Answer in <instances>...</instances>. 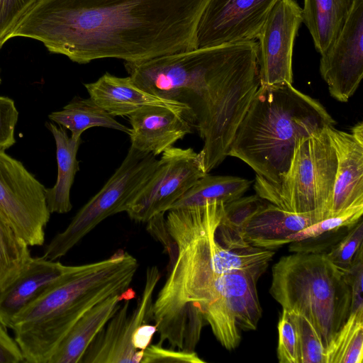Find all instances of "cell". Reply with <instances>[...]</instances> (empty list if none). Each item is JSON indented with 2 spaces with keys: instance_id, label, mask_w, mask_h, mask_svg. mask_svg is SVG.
Instances as JSON below:
<instances>
[{
  "instance_id": "e575fe53",
  "label": "cell",
  "mask_w": 363,
  "mask_h": 363,
  "mask_svg": "<svg viewBox=\"0 0 363 363\" xmlns=\"http://www.w3.org/2000/svg\"><path fill=\"white\" fill-rule=\"evenodd\" d=\"M18 111L13 99L0 96V150H6L16 143L15 128Z\"/></svg>"
},
{
  "instance_id": "f546056e",
  "label": "cell",
  "mask_w": 363,
  "mask_h": 363,
  "mask_svg": "<svg viewBox=\"0 0 363 363\" xmlns=\"http://www.w3.org/2000/svg\"><path fill=\"white\" fill-rule=\"evenodd\" d=\"M363 221L359 219L348 233L325 253L328 259L342 271L347 270L362 247Z\"/></svg>"
},
{
  "instance_id": "836d02e7",
  "label": "cell",
  "mask_w": 363,
  "mask_h": 363,
  "mask_svg": "<svg viewBox=\"0 0 363 363\" xmlns=\"http://www.w3.org/2000/svg\"><path fill=\"white\" fill-rule=\"evenodd\" d=\"M37 0H0V49L8 33Z\"/></svg>"
},
{
  "instance_id": "ffe728a7",
  "label": "cell",
  "mask_w": 363,
  "mask_h": 363,
  "mask_svg": "<svg viewBox=\"0 0 363 363\" xmlns=\"http://www.w3.org/2000/svg\"><path fill=\"white\" fill-rule=\"evenodd\" d=\"M135 296V291L129 287L88 310L60 342L48 363H80L93 339L116 313L121 302Z\"/></svg>"
},
{
  "instance_id": "8992f818",
  "label": "cell",
  "mask_w": 363,
  "mask_h": 363,
  "mask_svg": "<svg viewBox=\"0 0 363 363\" xmlns=\"http://www.w3.org/2000/svg\"><path fill=\"white\" fill-rule=\"evenodd\" d=\"M327 128L297 141L289 167L278 183L256 175V194L290 212L313 213L320 220L328 218L337 157Z\"/></svg>"
},
{
  "instance_id": "d4e9b609",
  "label": "cell",
  "mask_w": 363,
  "mask_h": 363,
  "mask_svg": "<svg viewBox=\"0 0 363 363\" xmlns=\"http://www.w3.org/2000/svg\"><path fill=\"white\" fill-rule=\"evenodd\" d=\"M266 202L257 194L241 196L225 204L224 213L216 230V240L225 248L238 251L251 247L244 239L249 218Z\"/></svg>"
},
{
  "instance_id": "3957f363",
  "label": "cell",
  "mask_w": 363,
  "mask_h": 363,
  "mask_svg": "<svg viewBox=\"0 0 363 363\" xmlns=\"http://www.w3.org/2000/svg\"><path fill=\"white\" fill-rule=\"evenodd\" d=\"M139 267L138 260L119 250L113 256L79 265L13 319L11 328L26 362L48 363L60 342L91 308L126 291Z\"/></svg>"
},
{
  "instance_id": "9c48e42d",
  "label": "cell",
  "mask_w": 363,
  "mask_h": 363,
  "mask_svg": "<svg viewBox=\"0 0 363 363\" xmlns=\"http://www.w3.org/2000/svg\"><path fill=\"white\" fill-rule=\"evenodd\" d=\"M45 189L20 161L0 150V213L28 246L44 243L50 216Z\"/></svg>"
},
{
  "instance_id": "7402d4cb",
  "label": "cell",
  "mask_w": 363,
  "mask_h": 363,
  "mask_svg": "<svg viewBox=\"0 0 363 363\" xmlns=\"http://www.w3.org/2000/svg\"><path fill=\"white\" fill-rule=\"evenodd\" d=\"M354 0H303V23L317 52L323 54L335 41L350 14Z\"/></svg>"
},
{
  "instance_id": "2e32d148",
  "label": "cell",
  "mask_w": 363,
  "mask_h": 363,
  "mask_svg": "<svg viewBox=\"0 0 363 363\" xmlns=\"http://www.w3.org/2000/svg\"><path fill=\"white\" fill-rule=\"evenodd\" d=\"M42 257H31L19 276L0 293V323L11 328L13 318L48 289L79 268Z\"/></svg>"
},
{
  "instance_id": "7a4b0ae2",
  "label": "cell",
  "mask_w": 363,
  "mask_h": 363,
  "mask_svg": "<svg viewBox=\"0 0 363 363\" xmlns=\"http://www.w3.org/2000/svg\"><path fill=\"white\" fill-rule=\"evenodd\" d=\"M219 202L167 211L166 225L177 247V257L152 304V316L160 325L183 328L201 317L213 281L220 275L267 267L274 252L251 247L233 251L216 239L224 213Z\"/></svg>"
},
{
  "instance_id": "6da1fadb",
  "label": "cell",
  "mask_w": 363,
  "mask_h": 363,
  "mask_svg": "<svg viewBox=\"0 0 363 363\" xmlns=\"http://www.w3.org/2000/svg\"><path fill=\"white\" fill-rule=\"evenodd\" d=\"M208 0H37L5 38L41 42L78 64L138 62L194 49Z\"/></svg>"
},
{
  "instance_id": "5b68a950",
  "label": "cell",
  "mask_w": 363,
  "mask_h": 363,
  "mask_svg": "<svg viewBox=\"0 0 363 363\" xmlns=\"http://www.w3.org/2000/svg\"><path fill=\"white\" fill-rule=\"evenodd\" d=\"M271 296L289 312L304 316L325 349L347 320L352 295L345 271L325 253L294 252L272 269Z\"/></svg>"
},
{
  "instance_id": "603a6c76",
  "label": "cell",
  "mask_w": 363,
  "mask_h": 363,
  "mask_svg": "<svg viewBox=\"0 0 363 363\" xmlns=\"http://www.w3.org/2000/svg\"><path fill=\"white\" fill-rule=\"evenodd\" d=\"M49 119L69 130L71 138L80 139L87 129L102 127L121 131L129 135L130 128L119 123L93 99L76 96L60 111H53Z\"/></svg>"
},
{
  "instance_id": "30bf717a",
  "label": "cell",
  "mask_w": 363,
  "mask_h": 363,
  "mask_svg": "<svg viewBox=\"0 0 363 363\" xmlns=\"http://www.w3.org/2000/svg\"><path fill=\"white\" fill-rule=\"evenodd\" d=\"M152 174L125 212L137 222H147L167 212L200 178L208 174L199 152L172 146L162 154Z\"/></svg>"
},
{
  "instance_id": "ba28073f",
  "label": "cell",
  "mask_w": 363,
  "mask_h": 363,
  "mask_svg": "<svg viewBox=\"0 0 363 363\" xmlns=\"http://www.w3.org/2000/svg\"><path fill=\"white\" fill-rule=\"evenodd\" d=\"M266 267L218 277L200 311L217 340L227 350L238 346L241 331L255 330L262 316L257 282Z\"/></svg>"
},
{
  "instance_id": "74e56055",
  "label": "cell",
  "mask_w": 363,
  "mask_h": 363,
  "mask_svg": "<svg viewBox=\"0 0 363 363\" xmlns=\"http://www.w3.org/2000/svg\"><path fill=\"white\" fill-rule=\"evenodd\" d=\"M26 362L17 342L0 323V363Z\"/></svg>"
},
{
  "instance_id": "4fadbf2b",
  "label": "cell",
  "mask_w": 363,
  "mask_h": 363,
  "mask_svg": "<svg viewBox=\"0 0 363 363\" xmlns=\"http://www.w3.org/2000/svg\"><path fill=\"white\" fill-rule=\"evenodd\" d=\"M302 23L295 0H280L274 6L257 39L260 85L292 84L293 50Z\"/></svg>"
},
{
  "instance_id": "9a60e30c",
  "label": "cell",
  "mask_w": 363,
  "mask_h": 363,
  "mask_svg": "<svg viewBox=\"0 0 363 363\" xmlns=\"http://www.w3.org/2000/svg\"><path fill=\"white\" fill-rule=\"evenodd\" d=\"M327 132L337 157L330 217L363 203V123L358 122L349 132L334 126L328 127Z\"/></svg>"
},
{
  "instance_id": "cb8c5ba5",
  "label": "cell",
  "mask_w": 363,
  "mask_h": 363,
  "mask_svg": "<svg viewBox=\"0 0 363 363\" xmlns=\"http://www.w3.org/2000/svg\"><path fill=\"white\" fill-rule=\"evenodd\" d=\"M251 184V181L238 177L213 176L208 173L197 180L169 210L213 202L226 204L242 196Z\"/></svg>"
},
{
  "instance_id": "ac0fdd59",
  "label": "cell",
  "mask_w": 363,
  "mask_h": 363,
  "mask_svg": "<svg viewBox=\"0 0 363 363\" xmlns=\"http://www.w3.org/2000/svg\"><path fill=\"white\" fill-rule=\"evenodd\" d=\"M89 97L112 116H128L146 106L170 108L184 116L180 103L165 99L140 88L130 76L121 77L106 72L96 81L84 84Z\"/></svg>"
},
{
  "instance_id": "1f68e13d",
  "label": "cell",
  "mask_w": 363,
  "mask_h": 363,
  "mask_svg": "<svg viewBox=\"0 0 363 363\" xmlns=\"http://www.w3.org/2000/svg\"><path fill=\"white\" fill-rule=\"evenodd\" d=\"M352 225H345L313 238L291 242L289 243V251L300 253H326L348 233Z\"/></svg>"
},
{
  "instance_id": "d6986e66",
  "label": "cell",
  "mask_w": 363,
  "mask_h": 363,
  "mask_svg": "<svg viewBox=\"0 0 363 363\" xmlns=\"http://www.w3.org/2000/svg\"><path fill=\"white\" fill-rule=\"evenodd\" d=\"M320 220L315 213H293L266 201L247 220L244 239L250 247L273 250L289 244V235Z\"/></svg>"
},
{
  "instance_id": "e0dca14e",
  "label": "cell",
  "mask_w": 363,
  "mask_h": 363,
  "mask_svg": "<svg viewBox=\"0 0 363 363\" xmlns=\"http://www.w3.org/2000/svg\"><path fill=\"white\" fill-rule=\"evenodd\" d=\"M128 118L130 146L155 156L192 133L193 128L182 113L165 107L146 106Z\"/></svg>"
},
{
  "instance_id": "ab89813d",
  "label": "cell",
  "mask_w": 363,
  "mask_h": 363,
  "mask_svg": "<svg viewBox=\"0 0 363 363\" xmlns=\"http://www.w3.org/2000/svg\"><path fill=\"white\" fill-rule=\"evenodd\" d=\"M1 82H2V80H1V76H0V84H1Z\"/></svg>"
},
{
  "instance_id": "7c38bea8",
  "label": "cell",
  "mask_w": 363,
  "mask_h": 363,
  "mask_svg": "<svg viewBox=\"0 0 363 363\" xmlns=\"http://www.w3.org/2000/svg\"><path fill=\"white\" fill-rule=\"evenodd\" d=\"M280 0H208L195 32L194 49L256 40Z\"/></svg>"
},
{
  "instance_id": "83f0119b",
  "label": "cell",
  "mask_w": 363,
  "mask_h": 363,
  "mask_svg": "<svg viewBox=\"0 0 363 363\" xmlns=\"http://www.w3.org/2000/svg\"><path fill=\"white\" fill-rule=\"evenodd\" d=\"M289 315L296 329L298 363H326L325 349L312 324L300 314Z\"/></svg>"
},
{
  "instance_id": "44dd1931",
  "label": "cell",
  "mask_w": 363,
  "mask_h": 363,
  "mask_svg": "<svg viewBox=\"0 0 363 363\" xmlns=\"http://www.w3.org/2000/svg\"><path fill=\"white\" fill-rule=\"evenodd\" d=\"M56 146L57 177L55 185L45 189V199L49 212L66 213L71 211L70 191L75 175L79 169L77 158L82 138L69 136L66 129L50 122L47 123Z\"/></svg>"
},
{
  "instance_id": "d6a6232c",
  "label": "cell",
  "mask_w": 363,
  "mask_h": 363,
  "mask_svg": "<svg viewBox=\"0 0 363 363\" xmlns=\"http://www.w3.org/2000/svg\"><path fill=\"white\" fill-rule=\"evenodd\" d=\"M195 351L166 349L162 343L151 345L143 350L140 363H204Z\"/></svg>"
},
{
  "instance_id": "277c9868",
  "label": "cell",
  "mask_w": 363,
  "mask_h": 363,
  "mask_svg": "<svg viewBox=\"0 0 363 363\" xmlns=\"http://www.w3.org/2000/svg\"><path fill=\"white\" fill-rule=\"evenodd\" d=\"M335 124L318 101L292 84L260 85L228 156L240 159L257 176L276 184L288 170L297 141Z\"/></svg>"
},
{
  "instance_id": "f35d334b",
  "label": "cell",
  "mask_w": 363,
  "mask_h": 363,
  "mask_svg": "<svg viewBox=\"0 0 363 363\" xmlns=\"http://www.w3.org/2000/svg\"><path fill=\"white\" fill-rule=\"evenodd\" d=\"M157 332L155 325L147 323L140 325L134 333L133 336V345L137 350H145Z\"/></svg>"
},
{
  "instance_id": "484cf974",
  "label": "cell",
  "mask_w": 363,
  "mask_h": 363,
  "mask_svg": "<svg viewBox=\"0 0 363 363\" xmlns=\"http://www.w3.org/2000/svg\"><path fill=\"white\" fill-rule=\"evenodd\" d=\"M28 247L0 213V293L28 264L31 258Z\"/></svg>"
},
{
  "instance_id": "4316f807",
  "label": "cell",
  "mask_w": 363,
  "mask_h": 363,
  "mask_svg": "<svg viewBox=\"0 0 363 363\" xmlns=\"http://www.w3.org/2000/svg\"><path fill=\"white\" fill-rule=\"evenodd\" d=\"M326 363H362L363 308L350 313L325 350Z\"/></svg>"
},
{
  "instance_id": "5bb4252c",
  "label": "cell",
  "mask_w": 363,
  "mask_h": 363,
  "mask_svg": "<svg viewBox=\"0 0 363 363\" xmlns=\"http://www.w3.org/2000/svg\"><path fill=\"white\" fill-rule=\"evenodd\" d=\"M319 68L330 96L348 101L363 77V0H354L339 35L321 55Z\"/></svg>"
},
{
  "instance_id": "8fae6325",
  "label": "cell",
  "mask_w": 363,
  "mask_h": 363,
  "mask_svg": "<svg viewBox=\"0 0 363 363\" xmlns=\"http://www.w3.org/2000/svg\"><path fill=\"white\" fill-rule=\"evenodd\" d=\"M160 279L157 266L147 268L145 286L135 308L130 312L132 299L123 300L93 339L80 363H140L143 350L133 347V336L140 325L152 320L153 294Z\"/></svg>"
},
{
  "instance_id": "f1b7e54d",
  "label": "cell",
  "mask_w": 363,
  "mask_h": 363,
  "mask_svg": "<svg viewBox=\"0 0 363 363\" xmlns=\"http://www.w3.org/2000/svg\"><path fill=\"white\" fill-rule=\"evenodd\" d=\"M362 213L363 203L351 206L336 216L326 218L289 235L286 240L288 243H290L293 241L313 238L345 225H354L362 218Z\"/></svg>"
},
{
  "instance_id": "d590c367",
  "label": "cell",
  "mask_w": 363,
  "mask_h": 363,
  "mask_svg": "<svg viewBox=\"0 0 363 363\" xmlns=\"http://www.w3.org/2000/svg\"><path fill=\"white\" fill-rule=\"evenodd\" d=\"M363 249L356 253L350 267L345 271L351 290L352 301L350 311L363 308Z\"/></svg>"
},
{
  "instance_id": "8d00e7d4",
  "label": "cell",
  "mask_w": 363,
  "mask_h": 363,
  "mask_svg": "<svg viewBox=\"0 0 363 363\" xmlns=\"http://www.w3.org/2000/svg\"><path fill=\"white\" fill-rule=\"evenodd\" d=\"M147 223V231L162 243L169 255V262L167 268L169 269L177 259L178 250L175 242L167 230L164 213L155 215Z\"/></svg>"
},
{
  "instance_id": "52a82bcc",
  "label": "cell",
  "mask_w": 363,
  "mask_h": 363,
  "mask_svg": "<svg viewBox=\"0 0 363 363\" xmlns=\"http://www.w3.org/2000/svg\"><path fill=\"white\" fill-rule=\"evenodd\" d=\"M156 156L130 146L120 166L104 186L76 213L66 229L55 235L43 257L65 256L86 235L108 216L125 212L155 170Z\"/></svg>"
},
{
  "instance_id": "4dcf8cb0",
  "label": "cell",
  "mask_w": 363,
  "mask_h": 363,
  "mask_svg": "<svg viewBox=\"0 0 363 363\" xmlns=\"http://www.w3.org/2000/svg\"><path fill=\"white\" fill-rule=\"evenodd\" d=\"M278 332L277 357L279 363H298L296 329L285 309H282L279 320Z\"/></svg>"
}]
</instances>
